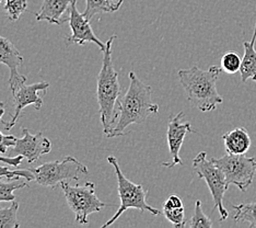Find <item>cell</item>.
Here are the masks:
<instances>
[{"mask_svg": "<svg viewBox=\"0 0 256 228\" xmlns=\"http://www.w3.org/2000/svg\"><path fill=\"white\" fill-rule=\"evenodd\" d=\"M128 77L130 80V88L120 101V119L106 135L110 138L125 135L128 126L142 124L150 116L159 113V105L152 101V88L144 85L134 72H130Z\"/></svg>", "mask_w": 256, "mask_h": 228, "instance_id": "cell-1", "label": "cell"}, {"mask_svg": "<svg viewBox=\"0 0 256 228\" xmlns=\"http://www.w3.org/2000/svg\"><path fill=\"white\" fill-rule=\"evenodd\" d=\"M116 35H112L106 43L103 52V62L96 79V100L98 103L103 132L106 135L115 126L118 122L116 107L120 105L122 87L120 85L118 74L116 73L112 60V45Z\"/></svg>", "mask_w": 256, "mask_h": 228, "instance_id": "cell-2", "label": "cell"}, {"mask_svg": "<svg viewBox=\"0 0 256 228\" xmlns=\"http://www.w3.org/2000/svg\"><path fill=\"white\" fill-rule=\"evenodd\" d=\"M221 72L222 69L217 65H212L207 70L197 66L178 70V80L188 100L202 112H210L224 102L216 86Z\"/></svg>", "mask_w": 256, "mask_h": 228, "instance_id": "cell-3", "label": "cell"}, {"mask_svg": "<svg viewBox=\"0 0 256 228\" xmlns=\"http://www.w3.org/2000/svg\"><path fill=\"white\" fill-rule=\"evenodd\" d=\"M108 161L110 165L114 168V171L118 178V196H120V207L118 212L113 215L110 219H108L106 224L102 227L106 228L112 226L116 220H118L122 214L125 213L127 209L135 208L140 210L142 213L149 212L152 215H160L161 212L159 209H156L152 206H150L146 201L147 197V191L142 188V184H137L132 182L130 180H128L124 173L122 172L118 161L114 156H108Z\"/></svg>", "mask_w": 256, "mask_h": 228, "instance_id": "cell-4", "label": "cell"}, {"mask_svg": "<svg viewBox=\"0 0 256 228\" xmlns=\"http://www.w3.org/2000/svg\"><path fill=\"white\" fill-rule=\"evenodd\" d=\"M34 174L36 183L43 186L55 188L62 183H70L72 181H79L89 173L82 162L72 156H67L62 160L45 162L38 167L30 168Z\"/></svg>", "mask_w": 256, "mask_h": 228, "instance_id": "cell-5", "label": "cell"}, {"mask_svg": "<svg viewBox=\"0 0 256 228\" xmlns=\"http://www.w3.org/2000/svg\"><path fill=\"white\" fill-rule=\"evenodd\" d=\"M194 172L200 179L206 181L209 190L214 198V205L212 207V212L216 208L219 209L220 220H226L228 218L229 213L224 205V196L229 184L226 183V179L224 171L210 160L207 159V154L205 151H200L193 160Z\"/></svg>", "mask_w": 256, "mask_h": 228, "instance_id": "cell-6", "label": "cell"}, {"mask_svg": "<svg viewBox=\"0 0 256 228\" xmlns=\"http://www.w3.org/2000/svg\"><path fill=\"white\" fill-rule=\"evenodd\" d=\"M60 188L65 194L69 207L74 213V219L79 224H88L89 216L98 213L108 206L96 194L94 183L86 182L84 185H70V183H62Z\"/></svg>", "mask_w": 256, "mask_h": 228, "instance_id": "cell-7", "label": "cell"}, {"mask_svg": "<svg viewBox=\"0 0 256 228\" xmlns=\"http://www.w3.org/2000/svg\"><path fill=\"white\" fill-rule=\"evenodd\" d=\"M212 161L224 171L229 185H236L240 191L246 192L253 183L256 173L255 157L226 153L220 158H212Z\"/></svg>", "mask_w": 256, "mask_h": 228, "instance_id": "cell-8", "label": "cell"}, {"mask_svg": "<svg viewBox=\"0 0 256 228\" xmlns=\"http://www.w3.org/2000/svg\"><path fill=\"white\" fill-rule=\"evenodd\" d=\"M184 118V112L181 111L176 115H171L168 122L166 140L168 146V153L171 156V162H164L162 166L166 168H173L176 165L183 166V161L180 157V150L184 142V138L188 133H194L193 127L190 122H182Z\"/></svg>", "mask_w": 256, "mask_h": 228, "instance_id": "cell-9", "label": "cell"}, {"mask_svg": "<svg viewBox=\"0 0 256 228\" xmlns=\"http://www.w3.org/2000/svg\"><path fill=\"white\" fill-rule=\"evenodd\" d=\"M23 137L16 139V144L10 151V156H23L28 162H34L40 159V156L50 153V140L43 135L42 132L32 134L26 127H22Z\"/></svg>", "mask_w": 256, "mask_h": 228, "instance_id": "cell-10", "label": "cell"}, {"mask_svg": "<svg viewBox=\"0 0 256 228\" xmlns=\"http://www.w3.org/2000/svg\"><path fill=\"white\" fill-rule=\"evenodd\" d=\"M50 87V84L46 81H40V83L32 84V85H23L18 88L14 95V114L10 122H4V128L6 131H10L16 122L19 120V116L21 114V111L28 107V105H33L36 110H40L43 107V99L40 98L38 92V91H46Z\"/></svg>", "mask_w": 256, "mask_h": 228, "instance_id": "cell-11", "label": "cell"}, {"mask_svg": "<svg viewBox=\"0 0 256 228\" xmlns=\"http://www.w3.org/2000/svg\"><path fill=\"white\" fill-rule=\"evenodd\" d=\"M69 27H70L72 33L66 38V44L74 43L77 45H84L86 43H93L98 46V49L103 53L106 45L101 40L96 38L90 26V20L86 19L77 9V0H74L72 4L70 19H69Z\"/></svg>", "mask_w": 256, "mask_h": 228, "instance_id": "cell-12", "label": "cell"}, {"mask_svg": "<svg viewBox=\"0 0 256 228\" xmlns=\"http://www.w3.org/2000/svg\"><path fill=\"white\" fill-rule=\"evenodd\" d=\"M23 57L10 40L0 35V64H4L10 70L9 86L12 92L26 84V77L19 73Z\"/></svg>", "mask_w": 256, "mask_h": 228, "instance_id": "cell-13", "label": "cell"}, {"mask_svg": "<svg viewBox=\"0 0 256 228\" xmlns=\"http://www.w3.org/2000/svg\"><path fill=\"white\" fill-rule=\"evenodd\" d=\"M72 2L74 0H43L40 13L36 14V20L48 21L55 26L69 22Z\"/></svg>", "mask_w": 256, "mask_h": 228, "instance_id": "cell-14", "label": "cell"}, {"mask_svg": "<svg viewBox=\"0 0 256 228\" xmlns=\"http://www.w3.org/2000/svg\"><path fill=\"white\" fill-rule=\"evenodd\" d=\"M224 147L228 154L242 155L251 147V137L244 127H236L222 135Z\"/></svg>", "mask_w": 256, "mask_h": 228, "instance_id": "cell-15", "label": "cell"}, {"mask_svg": "<svg viewBox=\"0 0 256 228\" xmlns=\"http://www.w3.org/2000/svg\"><path fill=\"white\" fill-rule=\"evenodd\" d=\"M255 42H256V23L253 32L252 40L250 42H244V55L242 57L241 67H240V75L242 83H246L248 80L256 81V50H255Z\"/></svg>", "mask_w": 256, "mask_h": 228, "instance_id": "cell-16", "label": "cell"}, {"mask_svg": "<svg viewBox=\"0 0 256 228\" xmlns=\"http://www.w3.org/2000/svg\"><path fill=\"white\" fill-rule=\"evenodd\" d=\"M124 0H86V10L84 16L88 20H91L96 15L116 13Z\"/></svg>", "mask_w": 256, "mask_h": 228, "instance_id": "cell-17", "label": "cell"}, {"mask_svg": "<svg viewBox=\"0 0 256 228\" xmlns=\"http://www.w3.org/2000/svg\"><path fill=\"white\" fill-rule=\"evenodd\" d=\"M234 208L236 210L234 216L236 223H248L250 228L256 227V202L240 203L238 205H234Z\"/></svg>", "mask_w": 256, "mask_h": 228, "instance_id": "cell-18", "label": "cell"}, {"mask_svg": "<svg viewBox=\"0 0 256 228\" xmlns=\"http://www.w3.org/2000/svg\"><path fill=\"white\" fill-rule=\"evenodd\" d=\"M19 203L12 201L8 207H0V228H19Z\"/></svg>", "mask_w": 256, "mask_h": 228, "instance_id": "cell-19", "label": "cell"}, {"mask_svg": "<svg viewBox=\"0 0 256 228\" xmlns=\"http://www.w3.org/2000/svg\"><path fill=\"white\" fill-rule=\"evenodd\" d=\"M28 181L20 182L19 180H11L9 182H4L0 179V202H12L16 201L14 191L22 188H28Z\"/></svg>", "mask_w": 256, "mask_h": 228, "instance_id": "cell-20", "label": "cell"}, {"mask_svg": "<svg viewBox=\"0 0 256 228\" xmlns=\"http://www.w3.org/2000/svg\"><path fill=\"white\" fill-rule=\"evenodd\" d=\"M242 58L234 51H228L221 57V69L226 74H236L240 72Z\"/></svg>", "mask_w": 256, "mask_h": 228, "instance_id": "cell-21", "label": "cell"}, {"mask_svg": "<svg viewBox=\"0 0 256 228\" xmlns=\"http://www.w3.org/2000/svg\"><path fill=\"white\" fill-rule=\"evenodd\" d=\"M186 226L190 228H210L212 227V221L208 216L204 213L202 207V202L197 200L195 203V209L193 217L190 219L188 223H186Z\"/></svg>", "mask_w": 256, "mask_h": 228, "instance_id": "cell-22", "label": "cell"}, {"mask_svg": "<svg viewBox=\"0 0 256 228\" xmlns=\"http://www.w3.org/2000/svg\"><path fill=\"white\" fill-rule=\"evenodd\" d=\"M28 8V0H6L4 13L10 21L19 20L20 16Z\"/></svg>", "mask_w": 256, "mask_h": 228, "instance_id": "cell-23", "label": "cell"}, {"mask_svg": "<svg viewBox=\"0 0 256 228\" xmlns=\"http://www.w3.org/2000/svg\"><path fill=\"white\" fill-rule=\"evenodd\" d=\"M164 217L176 228H184L186 226L184 206L178 208H162Z\"/></svg>", "mask_w": 256, "mask_h": 228, "instance_id": "cell-24", "label": "cell"}, {"mask_svg": "<svg viewBox=\"0 0 256 228\" xmlns=\"http://www.w3.org/2000/svg\"><path fill=\"white\" fill-rule=\"evenodd\" d=\"M21 177L24 178L28 182L36 180L30 169L28 170H10L8 167L0 166V179L7 178L8 180H19Z\"/></svg>", "mask_w": 256, "mask_h": 228, "instance_id": "cell-25", "label": "cell"}, {"mask_svg": "<svg viewBox=\"0 0 256 228\" xmlns=\"http://www.w3.org/2000/svg\"><path fill=\"white\" fill-rule=\"evenodd\" d=\"M16 137L14 135H4L0 132V154H6L7 149L10 147H14L16 144Z\"/></svg>", "mask_w": 256, "mask_h": 228, "instance_id": "cell-26", "label": "cell"}, {"mask_svg": "<svg viewBox=\"0 0 256 228\" xmlns=\"http://www.w3.org/2000/svg\"><path fill=\"white\" fill-rule=\"evenodd\" d=\"M23 156H9V157H4L0 155V162H4L7 163L9 166L12 167H18L21 165V162L23 160Z\"/></svg>", "mask_w": 256, "mask_h": 228, "instance_id": "cell-27", "label": "cell"}, {"mask_svg": "<svg viewBox=\"0 0 256 228\" xmlns=\"http://www.w3.org/2000/svg\"><path fill=\"white\" fill-rule=\"evenodd\" d=\"M183 207V202L178 195H171L164 204V208Z\"/></svg>", "mask_w": 256, "mask_h": 228, "instance_id": "cell-28", "label": "cell"}, {"mask_svg": "<svg viewBox=\"0 0 256 228\" xmlns=\"http://www.w3.org/2000/svg\"><path fill=\"white\" fill-rule=\"evenodd\" d=\"M4 103L0 101V122L2 123H4V121L2 120V116L4 115Z\"/></svg>", "mask_w": 256, "mask_h": 228, "instance_id": "cell-29", "label": "cell"}, {"mask_svg": "<svg viewBox=\"0 0 256 228\" xmlns=\"http://www.w3.org/2000/svg\"><path fill=\"white\" fill-rule=\"evenodd\" d=\"M2 2H4V0H0V4H2Z\"/></svg>", "mask_w": 256, "mask_h": 228, "instance_id": "cell-30", "label": "cell"}]
</instances>
